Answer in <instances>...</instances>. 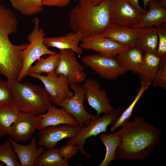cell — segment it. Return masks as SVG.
<instances>
[{"instance_id":"cell-32","label":"cell","mask_w":166,"mask_h":166,"mask_svg":"<svg viewBox=\"0 0 166 166\" xmlns=\"http://www.w3.org/2000/svg\"><path fill=\"white\" fill-rule=\"evenodd\" d=\"M13 102L12 94L8 82L0 78V107Z\"/></svg>"},{"instance_id":"cell-28","label":"cell","mask_w":166,"mask_h":166,"mask_svg":"<svg viewBox=\"0 0 166 166\" xmlns=\"http://www.w3.org/2000/svg\"><path fill=\"white\" fill-rule=\"evenodd\" d=\"M141 87L135 98L128 107L120 115L116 122L110 128L111 132H114L117 128L121 127L129 120L131 117L133 109L137 103L142 97L144 92L151 85L150 83H145L141 82Z\"/></svg>"},{"instance_id":"cell-39","label":"cell","mask_w":166,"mask_h":166,"mask_svg":"<svg viewBox=\"0 0 166 166\" xmlns=\"http://www.w3.org/2000/svg\"><path fill=\"white\" fill-rule=\"evenodd\" d=\"M3 166V165L2 164L0 163V166Z\"/></svg>"},{"instance_id":"cell-22","label":"cell","mask_w":166,"mask_h":166,"mask_svg":"<svg viewBox=\"0 0 166 166\" xmlns=\"http://www.w3.org/2000/svg\"><path fill=\"white\" fill-rule=\"evenodd\" d=\"M161 59L159 57L155 54L144 53L143 62L137 73L141 82L151 85Z\"/></svg>"},{"instance_id":"cell-19","label":"cell","mask_w":166,"mask_h":166,"mask_svg":"<svg viewBox=\"0 0 166 166\" xmlns=\"http://www.w3.org/2000/svg\"><path fill=\"white\" fill-rule=\"evenodd\" d=\"M149 9L141 15L139 22L132 27L138 29L157 26L166 23V9L160 6L156 1H150Z\"/></svg>"},{"instance_id":"cell-6","label":"cell","mask_w":166,"mask_h":166,"mask_svg":"<svg viewBox=\"0 0 166 166\" xmlns=\"http://www.w3.org/2000/svg\"><path fill=\"white\" fill-rule=\"evenodd\" d=\"M28 76L41 81L49 95L52 103L57 105L65 99L74 94L69 86L67 77L53 72L46 76L33 73H28Z\"/></svg>"},{"instance_id":"cell-4","label":"cell","mask_w":166,"mask_h":166,"mask_svg":"<svg viewBox=\"0 0 166 166\" xmlns=\"http://www.w3.org/2000/svg\"><path fill=\"white\" fill-rule=\"evenodd\" d=\"M33 21L34 24V29L27 37L29 43L22 53L23 66L17 80L19 82H21L23 78L28 76L30 68L36 60L43 55L57 53L49 50L44 44L45 34L43 28H39V19L35 18Z\"/></svg>"},{"instance_id":"cell-25","label":"cell","mask_w":166,"mask_h":166,"mask_svg":"<svg viewBox=\"0 0 166 166\" xmlns=\"http://www.w3.org/2000/svg\"><path fill=\"white\" fill-rule=\"evenodd\" d=\"M57 148L45 150L39 156L35 166H69L67 160L60 155Z\"/></svg>"},{"instance_id":"cell-21","label":"cell","mask_w":166,"mask_h":166,"mask_svg":"<svg viewBox=\"0 0 166 166\" xmlns=\"http://www.w3.org/2000/svg\"><path fill=\"white\" fill-rule=\"evenodd\" d=\"M144 53L134 46L129 47L115 57L119 65L127 71L137 73L142 64Z\"/></svg>"},{"instance_id":"cell-35","label":"cell","mask_w":166,"mask_h":166,"mask_svg":"<svg viewBox=\"0 0 166 166\" xmlns=\"http://www.w3.org/2000/svg\"><path fill=\"white\" fill-rule=\"evenodd\" d=\"M130 3L133 6L142 14L144 13L146 10L143 9L139 5L138 0H128Z\"/></svg>"},{"instance_id":"cell-36","label":"cell","mask_w":166,"mask_h":166,"mask_svg":"<svg viewBox=\"0 0 166 166\" xmlns=\"http://www.w3.org/2000/svg\"><path fill=\"white\" fill-rule=\"evenodd\" d=\"M156 1L160 6L166 9V0H157Z\"/></svg>"},{"instance_id":"cell-18","label":"cell","mask_w":166,"mask_h":166,"mask_svg":"<svg viewBox=\"0 0 166 166\" xmlns=\"http://www.w3.org/2000/svg\"><path fill=\"white\" fill-rule=\"evenodd\" d=\"M82 39L80 33L71 32L62 36L45 38L43 43L48 48L70 49L77 54L81 55L83 53V49L79 45V44Z\"/></svg>"},{"instance_id":"cell-11","label":"cell","mask_w":166,"mask_h":166,"mask_svg":"<svg viewBox=\"0 0 166 166\" xmlns=\"http://www.w3.org/2000/svg\"><path fill=\"white\" fill-rule=\"evenodd\" d=\"M81 86L85 89L89 105L97 112V117L103 113L105 114L114 112L115 109L110 104L106 91L101 89L97 81L91 78L85 79Z\"/></svg>"},{"instance_id":"cell-8","label":"cell","mask_w":166,"mask_h":166,"mask_svg":"<svg viewBox=\"0 0 166 166\" xmlns=\"http://www.w3.org/2000/svg\"><path fill=\"white\" fill-rule=\"evenodd\" d=\"M109 11L111 23L128 27L138 23L141 15L128 0H109Z\"/></svg>"},{"instance_id":"cell-7","label":"cell","mask_w":166,"mask_h":166,"mask_svg":"<svg viewBox=\"0 0 166 166\" xmlns=\"http://www.w3.org/2000/svg\"><path fill=\"white\" fill-rule=\"evenodd\" d=\"M81 61L101 77L108 80L116 79L127 71L119 65L115 58L99 53L85 55L82 57Z\"/></svg>"},{"instance_id":"cell-1","label":"cell","mask_w":166,"mask_h":166,"mask_svg":"<svg viewBox=\"0 0 166 166\" xmlns=\"http://www.w3.org/2000/svg\"><path fill=\"white\" fill-rule=\"evenodd\" d=\"M116 132L121 139L115 152L116 160L146 159L161 140L162 131L136 116L128 121Z\"/></svg>"},{"instance_id":"cell-40","label":"cell","mask_w":166,"mask_h":166,"mask_svg":"<svg viewBox=\"0 0 166 166\" xmlns=\"http://www.w3.org/2000/svg\"><path fill=\"white\" fill-rule=\"evenodd\" d=\"M74 2H76L78 0H73Z\"/></svg>"},{"instance_id":"cell-26","label":"cell","mask_w":166,"mask_h":166,"mask_svg":"<svg viewBox=\"0 0 166 166\" xmlns=\"http://www.w3.org/2000/svg\"><path fill=\"white\" fill-rule=\"evenodd\" d=\"M12 6L22 14L31 16L44 10L42 0H10Z\"/></svg>"},{"instance_id":"cell-37","label":"cell","mask_w":166,"mask_h":166,"mask_svg":"<svg viewBox=\"0 0 166 166\" xmlns=\"http://www.w3.org/2000/svg\"><path fill=\"white\" fill-rule=\"evenodd\" d=\"M91 3L94 5H97L107 0H89Z\"/></svg>"},{"instance_id":"cell-12","label":"cell","mask_w":166,"mask_h":166,"mask_svg":"<svg viewBox=\"0 0 166 166\" xmlns=\"http://www.w3.org/2000/svg\"><path fill=\"white\" fill-rule=\"evenodd\" d=\"M41 119L38 115L20 111L12 125L8 135L17 142L27 141L37 130Z\"/></svg>"},{"instance_id":"cell-16","label":"cell","mask_w":166,"mask_h":166,"mask_svg":"<svg viewBox=\"0 0 166 166\" xmlns=\"http://www.w3.org/2000/svg\"><path fill=\"white\" fill-rule=\"evenodd\" d=\"M41 118L37 130L41 131L47 127L60 124H68L78 126L74 118L62 107L59 109L55 105H50L45 113L38 115Z\"/></svg>"},{"instance_id":"cell-27","label":"cell","mask_w":166,"mask_h":166,"mask_svg":"<svg viewBox=\"0 0 166 166\" xmlns=\"http://www.w3.org/2000/svg\"><path fill=\"white\" fill-rule=\"evenodd\" d=\"M59 62V55L58 53L49 55L45 58H40L37 63L32 66L29 72L41 74L45 73L49 74L55 71Z\"/></svg>"},{"instance_id":"cell-24","label":"cell","mask_w":166,"mask_h":166,"mask_svg":"<svg viewBox=\"0 0 166 166\" xmlns=\"http://www.w3.org/2000/svg\"><path fill=\"white\" fill-rule=\"evenodd\" d=\"M99 138L105 147L106 152L105 157L99 166H107L112 161L116 160V151L121 144V139L116 132L109 134L102 133Z\"/></svg>"},{"instance_id":"cell-23","label":"cell","mask_w":166,"mask_h":166,"mask_svg":"<svg viewBox=\"0 0 166 166\" xmlns=\"http://www.w3.org/2000/svg\"><path fill=\"white\" fill-rule=\"evenodd\" d=\"M20 111L14 102L0 107V138L8 135Z\"/></svg>"},{"instance_id":"cell-2","label":"cell","mask_w":166,"mask_h":166,"mask_svg":"<svg viewBox=\"0 0 166 166\" xmlns=\"http://www.w3.org/2000/svg\"><path fill=\"white\" fill-rule=\"evenodd\" d=\"M68 14L69 27L80 33L83 39L101 34L111 21L109 7V0L94 5L89 0H79Z\"/></svg>"},{"instance_id":"cell-17","label":"cell","mask_w":166,"mask_h":166,"mask_svg":"<svg viewBox=\"0 0 166 166\" xmlns=\"http://www.w3.org/2000/svg\"><path fill=\"white\" fill-rule=\"evenodd\" d=\"M140 29L119 26L111 23L102 31L101 34L121 44L133 47Z\"/></svg>"},{"instance_id":"cell-14","label":"cell","mask_w":166,"mask_h":166,"mask_svg":"<svg viewBox=\"0 0 166 166\" xmlns=\"http://www.w3.org/2000/svg\"><path fill=\"white\" fill-rule=\"evenodd\" d=\"M80 128L79 125L66 124L47 127L40 131L38 144L47 149L54 148L62 140L73 138Z\"/></svg>"},{"instance_id":"cell-34","label":"cell","mask_w":166,"mask_h":166,"mask_svg":"<svg viewBox=\"0 0 166 166\" xmlns=\"http://www.w3.org/2000/svg\"><path fill=\"white\" fill-rule=\"evenodd\" d=\"M71 0H42L43 6L64 7L67 6Z\"/></svg>"},{"instance_id":"cell-13","label":"cell","mask_w":166,"mask_h":166,"mask_svg":"<svg viewBox=\"0 0 166 166\" xmlns=\"http://www.w3.org/2000/svg\"><path fill=\"white\" fill-rule=\"evenodd\" d=\"M79 46L83 49L92 50L100 54L115 58L129 47L103 36L101 34L83 39Z\"/></svg>"},{"instance_id":"cell-3","label":"cell","mask_w":166,"mask_h":166,"mask_svg":"<svg viewBox=\"0 0 166 166\" xmlns=\"http://www.w3.org/2000/svg\"><path fill=\"white\" fill-rule=\"evenodd\" d=\"M12 92L14 102L20 111L37 115L46 112L52 102L44 86L30 82L6 81Z\"/></svg>"},{"instance_id":"cell-31","label":"cell","mask_w":166,"mask_h":166,"mask_svg":"<svg viewBox=\"0 0 166 166\" xmlns=\"http://www.w3.org/2000/svg\"><path fill=\"white\" fill-rule=\"evenodd\" d=\"M151 85L154 87L158 86L164 89H166V58H161Z\"/></svg>"},{"instance_id":"cell-29","label":"cell","mask_w":166,"mask_h":166,"mask_svg":"<svg viewBox=\"0 0 166 166\" xmlns=\"http://www.w3.org/2000/svg\"><path fill=\"white\" fill-rule=\"evenodd\" d=\"M0 161L7 166H21L8 139L0 144Z\"/></svg>"},{"instance_id":"cell-5","label":"cell","mask_w":166,"mask_h":166,"mask_svg":"<svg viewBox=\"0 0 166 166\" xmlns=\"http://www.w3.org/2000/svg\"><path fill=\"white\" fill-rule=\"evenodd\" d=\"M121 115L120 107L113 113L105 114L102 116H95L81 128L77 134L73 138L66 141V144H73L77 145L82 154L85 155L88 158L90 155L84 150V145L86 139L91 136H96L104 132H107V128L113 124Z\"/></svg>"},{"instance_id":"cell-10","label":"cell","mask_w":166,"mask_h":166,"mask_svg":"<svg viewBox=\"0 0 166 166\" xmlns=\"http://www.w3.org/2000/svg\"><path fill=\"white\" fill-rule=\"evenodd\" d=\"M59 62L55 73L66 76L69 85L81 83L85 80V68L77 61L75 53L70 49L59 50Z\"/></svg>"},{"instance_id":"cell-33","label":"cell","mask_w":166,"mask_h":166,"mask_svg":"<svg viewBox=\"0 0 166 166\" xmlns=\"http://www.w3.org/2000/svg\"><path fill=\"white\" fill-rule=\"evenodd\" d=\"M79 150L77 145L71 144H66L65 146L58 149L60 156L66 160L76 154Z\"/></svg>"},{"instance_id":"cell-15","label":"cell","mask_w":166,"mask_h":166,"mask_svg":"<svg viewBox=\"0 0 166 166\" xmlns=\"http://www.w3.org/2000/svg\"><path fill=\"white\" fill-rule=\"evenodd\" d=\"M38 137V136L33 137L30 143L27 145L20 144L10 138H8L21 166H35L38 158L45 150V148L41 146L37 148Z\"/></svg>"},{"instance_id":"cell-30","label":"cell","mask_w":166,"mask_h":166,"mask_svg":"<svg viewBox=\"0 0 166 166\" xmlns=\"http://www.w3.org/2000/svg\"><path fill=\"white\" fill-rule=\"evenodd\" d=\"M158 37L157 55L161 58H166V23L156 26Z\"/></svg>"},{"instance_id":"cell-9","label":"cell","mask_w":166,"mask_h":166,"mask_svg":"<svg viewBox=\"0 0 166 166\" xmlns=\"http://www.w3.org/2000/svg\"><path fill=\"white\" fill-rule=\"evenodd\" d=\"M69 87L73 91V96L65 99L57 105L63 107L74 117L81 127L95 116L89 113L84 107L83 103L86 99L85 94L82 86L72 83L70 84Z\"/></svg>"},{"instance_id":"cell-20","label":"cell","mask_w":166,"mask_h":166,"mask_svg":"<svg viewBox=\"0 0 166 166\" xmlns=\"http://www.w3.org/2000/svg\"><path fill=\"white\" fill-rule=\"evenodd\" d=\"M158 37L156 27L148 26L140 29L134 46L143 53L157 55Z\"/></svg>"},{"instance_id":"cell-38","label":"cell","mask_w":166,"mask_h":166,"mask_svg":"<svg viewBox=\"0 0 166 166\" xmlns=\"http://www.w3.org/2000/svg\"><path fill=\"white\" fill-rule=\"evenodd\" d=\"M143 2V7L144 9H145L148 6V2L152 0L156 1L157 0H142Z\"/></svg>"}]
</instances>
